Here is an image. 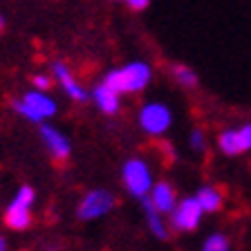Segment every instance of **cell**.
<instances>
[{
  "mask_svg": "<svg viewBox=\"0 0 251 251\" xmlns=\"http://www.w3.org/2000/svg\"><path fill=\"white\" fill-rule=\"evenodd\" d=\"M152 78V68L148 63L144 61H132V63H126L121 68L117 70H110L105 74L103 83L110 85V88L115 90L119 94H135V92H141V90L146 88L151 83Z\"/></svg>",
  "mask_w": 251,
  "mask_h": 251,
  "instance_id": "obj_1",
  "label": "cell"
},
{
  "mask_svg": "<svg viewBox=\"0 0 251 251\" xmlns=\"http://www.w3.org/2000/svg\"><path fill=\"white\" fill-rule=\"evenodd\" d=\"M11 105L23 119L36 126L45 124L47 119H52L56 115V101L52 97H47V92H41V90H29V92L23 94L21 101H14Z\"/></svg>",
  "mask_w": 251,
  "mask_h": 251,
  "instance_id": "obj_2",
  "label": "cell"
},
{
  "mask_svg": "<svg viewBox=\"0 0 251 251\" xmlns=\"http://www.w3.org/2000/svg\"><path fill=\"white\" fill-rule=\"evenodd\" d=\"M36 202V191L31 186H21L16 191L14 200L5 209V225L14 231H25L31 226V209Z\"/></svg>",
  "mask_w": 251,
  "mask_h": 251,
  "instance_id": "obj_3",
  "label": "cell"
},
{
  "mask_svg": "<svg viewBox=\"0 0 251 251\" xmlns=\"http://www.w3.org/2000/svg\"><path fill=\"white\" fill-rule=\"evenodd\" d=\"M121 179H124L126 191H128L132 198H139V200L146 198V195L151 193L152 184H155L151 166H148L144 159H139V157H132V159H128V162L124 164V168H121Z\"/></svg>",
  "mask_w": 251,
  "mask_h": 251,
  "instance_id": "obj_4",
  "label": "cell"
},
{
  "mask_svg": "<svg viewBox=\"0 0 251 251\" xmlns=\"http://www.w3.org/2000/svg\"><path fill=\"white\" fill-rule=\"evenodd\" d=\"M173 124V112L166 103H159V101H148V103L141 105L139 110V126L146 135L159 137L171 128Z\"/></svg>",
  "mask_w": 251,
  "mask_h": 251,
  "instance_id": "obj_5",
  "label": "cell"
},
{
  "mask_svg": "<svg viewBox=\"0 0 251 251\" xmlns=\"http://www.w3.org/2000/svg\"><path fill=\"white\" fill-rule=\"evenodd\" d=\"M112 209H115V195L110 193V191H103V188H94V191H88L83 195V200L78 202L76 215L88 222V220L103 218Z\"/></svg>",
  "mask_w": 251,
  "mask_h": 251,
  "instance_id": "obj_6",
  "label": "cell"
},
{
  "mask_svg": "<svg viewBox=\"0 0 251 251\" xmlns=\"http://www.w3.org/2000/svg\"><path fill=\"white\" fill-rule=\"evenodd\" d=\"M202 206L198 204V200L193 198H184L177 202V206L173 209L171 218H168V225H171L173 231H182V233H188V231H195L202 222Z\"/></svg>",
  "mask_w": 251,
  "mask_h": 251,
  "instance_id": "obj_7",
  "label": "cell"
},
{
  "mask_svg": "<svg viewBox=\"0 0 251 251\" xmlns=\"http://www.w3.org/2000/svg\"><path fill=\"white\" fill-rule=\"evenodd\" d=\"M38 132H41L43 146L47 148V152H50V157H52L54 162H65L70 157V152H72V144H70L68 137L50 124H41V130Z\"/></svg>",
  "mask_w": 251,
  "mask_h": 251,
  "instance_id": "obj_8",
  "label": "cell"
},
{
  "mask_svg": "<svg viewBox=\"0 0 251 251\" xmlns=\"http://www.w3.org/2000/svg\"><path fill=\"white\" fill-rule=\"evenodd\" d=\"M52 74H54V78H56V83L63 88V92L68 94L72 101H76V103H85V101L90 99V92L78 83L76 78H74L72 70H70L63 61L52 63Z\"/></svg>",
  "mask_w": 251,
  "mask_h": 251,
  "instance_id": "obj_9",
  "label": "cell"
},
{
  "mask_svg": "<svg viewBox=\"0 0 251 251\" xmlns=\"http://www.w3.org/2000/svg\"><path fill=\"white\" fill-rule=\"evenodd\" d=\"M146 198L151 200V204L162 215H171L173 209H175L177 202H179L175 188H173L168 182H155L152 184V188H151V193H148Z\"/></svg>",
  "mask_w": 251,
  "mask_h": 251,
  "instance_id": "obj_10",
  "label": "cell"
},
{
  "mask_svg": "<svg viewBox=\"0 0 251 251\" xmlns=\"http://www.w3.org/2000/svg\"><path fill=\"white\" fill-rule=\"evenodd\" d=\"M92 99L94 103H97V108L103 112V115H117L121 110V94L115 92V90L110 88V85H105L103 81H101L99 85H94L92 90Z\"/></svg>",
  "mask_w": 251,
  "mask_h": 251,
  "instance_id": "obj_11",
  "label": "cell"
},
{
  "mask_svg": "<svg viewBox=\"0 0 251 251\" xmlns=\"http://www.w3.org/2000/svg\"><path fill=\"white\" fill-rule=\"evenodd\" d=\"M141 202H144V211H146V225H148V229H151V233L155 235V238H159V240H166V238H168V226H166V222H164L162 213L152 206L148 198H144Z\"/></svg>",
  "mask_w": 251,
  "mask_h": 251,
  "instance_id": "obj_12",
  "label": "cell"
},
{
  "mask_svg": "<svg viewBox=\"0 0 251 251\" xmlns=\"http://www.w3.org/2000/svg\"><path fill=\"white\" fill-rule=\"evenodd\" d=\"M195 200H198L204 213H215L222 206V193L215 186H202L198 191V195H195Z\"/></svg>",
  "mask_w": 251,
  "mask_h": 251,
  "instance_id": "obj_13",
  "label": "cell"
},
{
  "mask_svg": "<svg viewBox=\"0 0 251 251\" xmlns=\"http://www.w3.org/2000/svg\"><path fill=\"white\" fill-rule=\"evenodd\" d=\"M218 146L220 151L225 152V155H240L242 151V141H240V135H238V130H225V132H220L218 137Z\"/></svg>",
  "mask_w": 251,
  "mask_h": 251,
  "instance_id": "obj_14",
  "label": "cell"
},
{
  "mask_svg": "<svg viewBox=\"0 0 251 251\" xmlns=\"http://www.w3.org/2000/svg\"><path fill=\"white\" fill-rule=\"evenodd\" d=\"M173 78L186 90H193L198 85V74L188 65H173Z\"/></svg>",
  "mask_w": 251,
  "mask_h": 251,
  "instance_id": "obj_15",
  "label": "cell"
},
{
  "mask_svg": "<svg viewBox=\"0 0 251 251\" xmlns=\"http://www.w3.org/2000/svg\"><path fill=\"white\" fill-rule=\"evenodd\" d=\"M229 238L225 233H211L202 245V251H229Z\"/></svg>",
  "mask_w": 251,
  "mask_h": 251,
  "instance_id": "obj_16",
  "label": "cell"
},
{
  "mask_svg": "<svg viewBox=\"0 0 251 251\" xmlns=\"http://www.w3.org/2000/svg\"><path fill=\"white\" fill-rule=\"evenodd\" d=\"M52 76L50 74H34L31 76V85H34V90H41V92H47V90L52 88Z\"/></svg>",
  "mask_w": 251,
  "mask_h": 251,
  "instance_id": "obj_17",
  "label": "cell"
},
{
  "mask_svg": "<svg viewBox=\"0 0 251 251\" xmlns=\"http://www.w3.org/2000/svg\"><path fill=\"white\" fill-rule=\"evenodd\" d=\"M188 146L193 148V151H204L206 146V139H204V132L200 128H195L191 135H188Z\"/></svg>",
  "mask_w": 251,
  "mask_h": 251,
  "instance_id": "obj_18",
  "label": "cell"
},
{
  "mask_svg": "<svg viewBox=\"0 0 251 251\" xmlns=\"http://www.w3.org/2000/svg\"><path fill=\"white\" fill-rule=\"evenodd\" d=\"M238 135H240V141H242V148L247 151H251V124H245L238 128Z\"/></svg>",
  "mask_w": 251,
  "mask_h": 251,
  "instance_id": "obj_19",
  "label": "cell"
},
{
  "mask_svg": "<svg viewBox=\"0 0 251 251\" xmlns=\"http://www.w3.org/2000/svg\"><path fill=\"white\" fill-rule=\"evenodd\" d=\"M126 2H128V7H130V9L141 11V9H146L151 0H126Z\"/></svg>",
  "mask_w": 251,
  "mask_h": 251,
  "instance_id": "obj_20",
  "label": "cell"
},
{
  "mask_svg": "<svg viewBox=\"0 0 251 251\" xmlns=\"http://www.w3.org/2000/svg\"><path fill=\"white\" fill-rule=\"evenodd\" d=\"M0 251H9V245H7L5 238H0Z\"/></svg>",
  "mask_w": 251,
  "mask_h": 251,
  "instance_id": "obj_21",
  "label": "cell"
},
{
  "mask_svg": "<svg viewBox=\"0 0 251 251\" xmlns=\"http://www.w3.org/2000/svg\"><path fill=\"white\" fill-rule=\"evenodd\" d=\"M5 29V18H2V14H0V31Z\"/></svg>",
  "mask_w": 251,
  "mask_h": 251,
  "instance_id": "obj_22",
  "label": "cell"
}]
</instances>
